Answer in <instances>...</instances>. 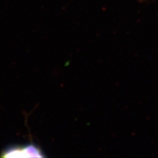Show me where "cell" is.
Segmentation results:
<instances>
[{"label":"cell","mask_w":158,"mask_h":158,"mask_svg":"<svg viewBox=\"0 0 158 158\" xmlns=\"http://www.w3.org/2000/svg\"><path fill=\"white\" fill-rule=\"evenodd\" d=\"M32 147L31 143L25 146H10L5 148L2 157H32Z\"/></svg>","instance_id":"1"}]
</instances>
